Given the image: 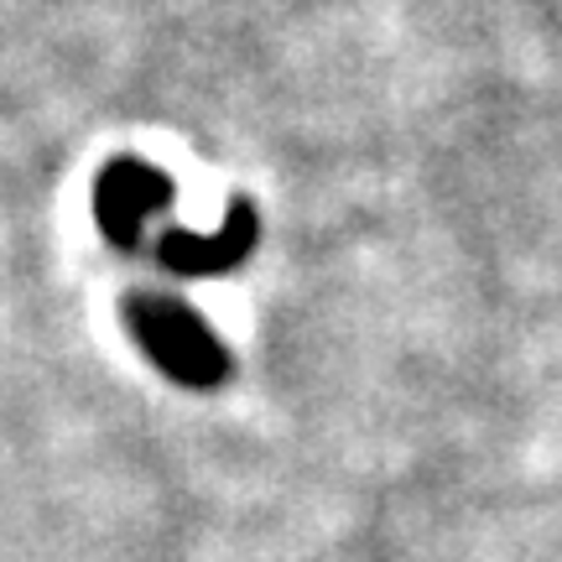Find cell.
I'll use <instances>...</instances> for the list:
<instances>
[{"instance_id": "obj_3", "label": "cell", "mask_w": 562, "mask_h": 562, "mask_svg": "<svg viewBox=\"0 0 562 562\" xmlns=\"http://www.w3.org/2000/svg\"><path fill=\"white\" fill-rule=\"evenodd\" d=\"M250 245H256V214H250V203H229V220L220 229H209V235L167 229L157 256L178 277H220V271H235L250 256Z\"/></svg>"}, {"instance_id": "obj_1", "label": "cell", "mask_w": 562, "mask_h": 562, "mask_svg": "<svg viewBox=\"0 0 562 562\" xmlns=\"http://www.w3.org/2000/svg\"><path fill=\"white\" fill-rule=\"evenodd\" d=\"M125 323L136 344L151 355L161 375H172L178 385L209 391L229 375V355H224L220 334L188 307L172 297H131L125 302Z\"/></svg>"}, {"instance_id": "obj_2", "label": "cell", "mask_w": 562, "mask_h": 562, "mask_svg": "<svg viewBox=\"0 0 562 562\" xmlns=\"http://www.w3.org/2000/svg\"><path fill=\"white\" fill-rule=\"evenodd\" d=\"M172 209V182L161 178L151 161H110L100 188H94V220H100L110 245H140V235L151 229Z\"/></svg>"}]
</instances>
